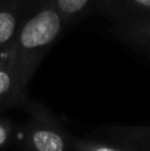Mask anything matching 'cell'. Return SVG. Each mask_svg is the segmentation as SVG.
Segmentation results:
<instances>
[{"label": "cell", "instance_id": "cell-1", "mask_svg": "<svg viewBox=\"0 0 150 151\" xmlns=\"http://www.w3.org/2000/svg\"><path fill=\"white\" fill-rule=\"evenodd\" d=\"M66 23L52 0H39L28 13H21L12 44V61L20 83L27 88L44 56L57 41Z\"/></svg>", "mask_w": 150, "mask_h": 151}, {"label": "cell", "instance_id": "cell-3", "mask_svg": "<svg viewBox=\"0 0 150 151\" xmlns=\"http://www.w3.org/2000/svg\"><path fill=\"white\" fill-rule=\"evenodd\" d=\"M97 11L114 24H126L150 19V0H101Z\"/></svg>", "mask_w": 150, "mask_h": 151}, {"label": "cell", "instance_id": "cell-8", "mask_svg": "<svg viewBox=\"0 0 150 151\" xmlns=\"http://www.w3.org/2000/svg\"><path fill=\"white\" fill-rule=\"evenodd\" d=\"M13 137V127L8 119L0 118V149H4Z\"/></svg>", "mask_w": 150, "mask_h": 151}, {"label": "cell", "instance_id": "cell-5", "mask_svg": "<svg viewBox=\"0 0 150 151\" xmlns=\"http://www.w3.org/2000/svg\"><path fill=\"white\" fill-rule=\"evenodd\" d=\"M24 0H0V53L12 47L20 24Z\"/></svg>", "mask_w": 150, "mask_h": 151}, {"label": "cell", "instance_id": "cell-7", "mask_svg": "<svg viewBox=\"0 0 150 151\" xmlns=\"http://www.w3.org/2000/svg\"><path fill=\"white\" fill-rule=\"evenodd\" d=\"M71 145L76 151H125L122 149H118V147L102 143V142L81 141V139H76Z\"/></svg>", "mask_w": 150, "mask_h": 151}, {"label": "cell", "instance_id": "cell-4", "mask_svg": "<svg viewBox=\"0 0 150 151\" xmlns=\"http://www.w3.org/2000/svg\"><path fill=\"white\" fill-rule=\"evenodd\" d=\"M25 88L20 83L12 61V47L0 53V109H7L24 98Z\"/></svg>", "mask_w": 150, "mask_h": 151}, {"label": "cell", "instance_id": "cell-2", "mask_svg": "<svg viewBox=\"0 0 150 151\" xmlns=\"http://www.w3.org/2000/svg\"><path fill=\"white\" fill-rule=\"evenodd\" d=\"M27 151H69L66 131L47 109L31 105V118L23 133Z\"/></svg>", "mask_w": 150, "mask_h": 151}, {"label": "cell", "instance_id": "cell-6", "mask_svg": "<svg viewBox=\"0 0 150 151\" xmlns=\"http://www.w3.org/2000/svg\"><path fill=\"white\" fill-rule=\"evenodd\" d=\"M101 0H52L66 24L76 21L92 9H97Z\"/></svg>", "mask_w": 150, "mask_h": 151}]
</instances>
